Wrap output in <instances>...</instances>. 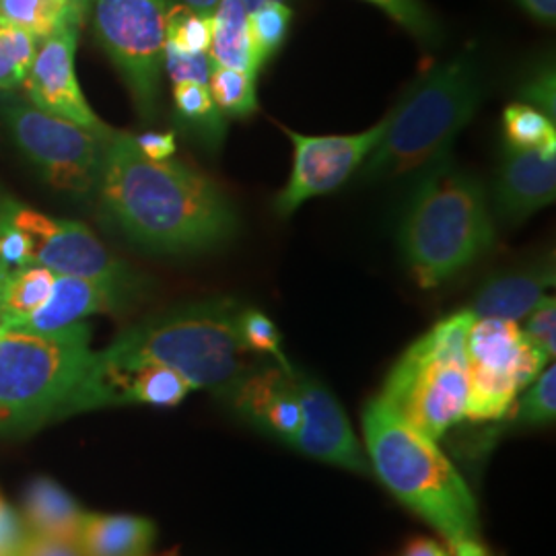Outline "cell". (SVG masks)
Returning <instances> with one entry per match:
<instances>
[{"label":"cell","mask_w":556,"mask_h":556,"mask_svg":"<svg viewBox=\"0 0 556 556\" xmlns=\"http://www.w3.org/2000/svg\"><path fill=\"white\" fill-rule=\"evenodd\" d=\"M293 23V9L287 2H266L256 11L248 13V38L252 50V62L258 71L275 59L285 46Z\"/></svg>","instance_id":"24"},{"label":"cell","mask_w":556,"mask_h":556,"mask_svg":"<svg viewBox=\"0 0 556 556\" xmlns=\"http://www.w3.org/2000/svg\"><path fill=\"white\" fill-rule=\"evenodd\" d=\"M213 40L208 59L227 68H241L258 75L252 62L248 38V11L241 0H219L213 13Z\"/></svg>","instance_id":"21"},{"label":"cell","mask_w":556,"mask_h":556,"mask_svg":"<svg viewBox=\"0 0 556 556\" xmlns=\"http://www.w3.org/2000/svg\"><path fill=\"white\" fill-rule=\"evenodd\" d=\"M361 422L371 472L404 507L447 544L478 538L477 498L438 441L418 433L379 396L367 402Z\"/></svg>","instance_id":"3"},{"label":"cell","mask_w":556,"mask_h":556,"mask_svg":"<svg viewBox=\"0 0 556 556\" xmlns=\"http://www.w3.org/2000/svg\"><path fill=\"white\" fill-rule=\"evenodd\" d=\"M83 509L56 480L36 477L23 493L21 519L27 532L59 540H77Z\"/></svg>","instance_id":"20"},{"label":"cell","mask_w":556,"mask_h":556,"mask_svg":"<svg viewBox=\"0 0 556 556\" xmlns=\"http://www.w3.org/2000/svg\"><path fill=\"white\" fill-rule=\"evenodd\" d=\"M236 299L213 298L165 309L124 330L96 357L112 367L155 363L178 371L194 390L220 396L243 374Z\"/></svg>","instance_id":"4"},{"label":"cell","mask_w":556,"mask_h":556,"mask_svg":"<svg viewBox=\"0 0 556 556\" xmlns=\"http://www.w3.org/2000/svg\"><path fill=\"white\" fill-rule=\"evenodd\" d=\"M181 4H186L188 9L197 11L200 15H213L219 0H181Z\"/></svg>","instance_id":"42"},{"label":"cell","mask_w":556,"mask_h":556,"mask_svg":"<svg viewBox=\"0 0 556 556\" xmlns=\"http://www.w3.org/2000/svg\"><path fill=\"white\" fill-rule=\"evenodd\" d=\"M521 330L544 357L553 361L556 355V299L553 295L540 299L536 307L526 316V326Z\"/></svg>","instance_id":"33"},{"label":"cell","mask_w":556,"mask_h":556,"mask_svg":"<svg viewBox=\"0 0 556 556\" xmlns=\"http://www.w3.org/2000/svg\"><path fill=\"white\" fill-rule=\"evenodd\" d=\"M503 137L507 149L530 151L556 140V119L528 103H511L503 112Z\"/></svg>","instance_id":"27"},{"label":"cell","mask_w":556,"mask_h":556,"mask_svg":"<svg viewBox=\"0 0 556 556\" xmlns=\"http://www.w3.org/2000/svg\"><path fill=\"white\" fill-rule=\"evenodd\" d=\"M91 363L85 321L52 332L7 330L0 338V433H25L75 415Z\"/></svg>","instance_id":"6"},{"label":"cell","mask_w":556,"mask_h":556,"mask_svg":"<svg viewBox=\"0 0 556 556\" xmlns=\"http://www.w3.org/2000/svg\"><path fill=\"white\" fill-rule=\"evenodd\" d=\"M482 98V68L470 52L420 77L386 114V130L361 165V179L397 178L445 160L452 142L475 118Z\"/></svg>","instance_id":"5"},{"label":"cell","mask_w":556,"mask_h":556,"mask_svg":"<svg viewBox=\"0 0 556 556\" xmlns=\"http://www.w3.org/2000/svg\"><path fill=\"white\" fill-rule=\"evenodd\" d=\"M9 275H11V266H9L4 260H0V305H2V298H4V289H7Z\"/></svg>","instance_id":"44"},{"label":"cell","mask_w":556,"mask_h":556,"mask_svg":"<svg viewBox=\"0 0 556 556\" xmlns=\"http://www.w3.org/2000/svg\"><path fill=\"white\" fill-rule=\"evenodd\" d=\"M376 4L390 20L396 21L413 38L422 43H439L441 27L422 0H365Z\"/></svg>","instance_id":"32"},{"label":"cell","mask_w":556,"mask_h":556,"mask_svg":"<svg viewBox=\"0 0 556 556\" xmlns=\"http://www.w3.org/2000/svg\"><path fill=\"white\" fill-rule=\"evenodd\" d=\"M450 556H497L493 555L482 542L480 538H466V540H457L447 544Z\"/></svg>","instance_id":"41"},{"label":"cell","mask_w":556,"mask_h":556,"mask_svg":"<svg viewBox=\"0 0 556 556\" xmlns=\"http://www.w3.org/2000/svg\"><path fill=\"white\" fill-rule=\"evenodd\" d=\"M25 532L20 514L0 495V556H17Z\"/></svg>","instance_id":"37"},{"label":"cell","mask_w":556,"mask_h":556,"mask_svg":"<svg viewBox=\"0 0 556 556\" xmlns=\"http://www.w3.org/2000/svg\"><path fill=\"white\" fill-rule=\"evenodd\" d=\"M397 556H450V551L433 538H415Z\"/></svg>","instance_id":"40"},{"label":"cell","mask_w":556,"mask_h":556,"mask_svg":"<svg viewBox=\"0 0 556 556\" xmlns=\"http://www.w3.org/2000/svg\"><path fill=\"white\" fill-rule=\"evenodd\" d=\"M219 397L241 420L287 445L301 427L303 413L293 379L277 363L245 367Z\"/></svg>","instance_id":"14"},{"label":"cell","mask_w":556,"mask_h":556,"mask_svg":"<svg viewBox=\"0 0 556 556\" xmlns=\"http://www.w3.org/2000/svg\"><path fill=\"white\" fill-rule=\"evenodd\" d=\"M135 142L142 155L155 161L172 160L178 149L174 132H144L135 137Z\"/></svg>","instance_id":"38"},{"label":"cell","mask_w":556,"mask_h":556,"mask_svg":"<svg viewBox=\"0 0 556 556\" xmlns=\"http://www.w3.org/2000/svg\"><path fill=\"white\" fill-rule=\"evenodd\" d=\"M556 199V140L540 149H507L493 184L495 213L507 223H521Z\"/></svg>","instance_id":"16"},{"label":"cell","mask_w":556,"mask_h":556,"mask_svg":"<svg viewBox=\"0 0 556 556\" xmlns=\"http://www.w3.org/2000/svg\"><path fill=\"white\" fill-rule=\"evenodd\" d=\"M7 330H9V328H7V326H4V324H2V321H0V338H2V334H4V332H7Z\"/></svg>","instance_id":"46"},{"label":"cell","mask_w":556,"mask_h":556,"mask_svg":"<svg viewBox=\"0 0 556 556\" xmlns=\"http://www.w3.org/2000/svg\"><path fill=\"white\" fill-rule=\"evenodd\" d=\"M0 219L29 241L31 264H40L56 275L71 277H135V270L116 258L100 238L77 220L56 219L0 190Z\"/></svg>","instance_id":"10"},{"label":"cell","mask_w":556,"mask_h":556,"mask_svg":"<svg viewBox=\"0 0 556 556\" xmlns=\"http://www.w3.org/2000/svg\"><path fill=\"white\" fill-rule=\"evenodd\" d=\"M256 77L250 71L227 68L211 62L208 91L223 116L248 118L258 110Z\"/></svg>","instance_id":"25"},{"label":"cell","mask_w":556,"mask_h":556,"mask_svg":"<svg viewBox=\"0 0 556 556\" xmlns=\"http://www.w3.org/2000/svg\"><path fill=\"white\" fill-rule=\"evenodd\" d=\"M556 418V369L544 367L517 400L514 425L519 427H544Z\"/></svg>","instance_id":"29"},{"label":"cell","mask_w":556,"mask_h":556,"mask_svg":"<svg viewBox=\"0 0 556 556\" xmlns=\"http://www.w3.org/2000/svg\"><path fill=\"white\" fill-rule=\"evenodd\" d=\"M495 217L475 176L443 160L431 165L400 225L404 262L422 289H435L491 252Z\"/></svg>","instance_id":"2"},{"label":"cell","mask_w":556,"mask_h":556,"mask_svg":"<svg viewBox=\"0 0 556 556\" xmlns=\"http://www.w3.org/2000/svg\"><path fill=\"white\" fill-rule=\"evenodd\" d=\"M142 291L140 278L71 277L59 275L48 301L17 328L52 332L96 314H119Z\"/></svg>","instance_id":"15"},{"label":"cell","mask_w":556,"mask_h":556,"mask_svg":"<svg viewBox=\"0 0 556 556\" xmlns=\"http://www.w3.org/2000/svg\"><path fill=\"white\" fill-rule=\"evenodd\" d=\"M239 340L245 351L260 353V355H270L277 361L287 374H293L295 367L291 361L282 353V337L278 332L277 324L262 314L254 307H241L238 318Z\"/></svg>","instance_id":"30"},{"label":"cell","mask_w":556,"mask_h":556,"mask_svg":"<svg viewBox=\"0 0 556 556\" xmlns=\"http://www.w3.org/2000/svg\"><path fill=\"white\" fill-rule=\"evenodd\" d=\"M98 197L116 229L155 254H200L238 233V211L213 179L179 161L149 160L126 132L110 139Z\"/></svg>","instance_id":"1"},{"label":"cell","mask_w":556,"mask_h":556,"mask_svg":"<svg viewBox=\"0 0 556 556\" xmlns=\"http://www.w3.org/2000/svg\"><path fill=\"white\" fill-rule=\"evenodd\" d=\"M163 66L169 73V79L176 83H202L208 85L211 75V59L208 54H184L178 48L165 41Z\"/></svg>","instance_id":"35"},{"label":"cell","mask_w":556,"mask_h":556,"mask_svg":"<svg viewBox=\"0 0 556 556\" xmlns=\"http://www.w3.org/2000/svg\"><path fill=\"white\" fill-rule=\"evenodd\" d=\"M38 46L40 40L29 31L0 21V91L23 85L36 59Z\"/></svg>","instance_id":"28"},{"label":"cell","mask_w":556,"mask_h":556,"mask_svg":"<svg viewBox=\"0 0 556 556\" xmlns=\"http://www.w3.org/2000/svg\"><path fill=\"white\" fill-rule=\"evenodd\" d=\"M301 404V427L289 441L301 454L324 464L344 468L361 477H371V466L342 404L319 379L295 367L291 374Z\"/></svg>","instance_id":"12"},{"label":"cell","mask_w":556,"mask_h":556,"mask_svg":"<svg viewBox=\"0 0 556 556\" xmlns=\"http://www.w3.org/2000/svg\"><path fill=\"white\" fill-rule=\"evenodd\" d=\"M466 349L470 365L511 376L519 381L521 390H526L548 365V358L523 337L519 324L509 319L475 318L468 330Z\"/></svg>","instance_id":"17"},{"label":"cell","mask_w":556,"mask_h":556,"mask_svg":"<svg viewBox=\"0 0 556 556\" xmlns=\"http://www.w3.org/2000/svg\"><path fill=\"white\" fill-rule=\"evenodd\" d=\"M521 103H528L556 119V77L553 62H542L519 87Z\"/></svg>","instance_id":"34"},{"label":"cell","mask_w":556,"mask_h":556,"mask_svg":"<svg viewBox=\"0 0 556 556\" xmlns=\"http://www.w3.org/2000/svg\"><path fill=\"white\" fill-rule=\"evenodd\" d=\"M388 116L376 126L357 135H332V137H309L299 135L291 128L280 130L293 142V169L287 186L275 200V211L280 217H289L307 200L318 199L337 192L376 149Z\"/></svg>","instance_id":"11"},{"label":"cell","mask_w":556,"mask_h":556,"mask_svg":"<svg viewBox=\"0 0 556 556\" xmlns=\"http://www.w3.org/2000/svg\"><path fill=\"white\" fill-rule=\"evenodd\" d=\"M468 309L438 321L397 358L379 397L425 438L439 441L466 417Z\"/></svg>","instance_id":"7"},{"label":"cell","mask_w":556,"mask_h":556,"mask_svg":"<svg viewBox=\"0 0 556 556\" xmlns=\"http://www.w3.org/2000/svg\"><path fill=\"white\" fill-rule=\"evenodd\" d=\"M551 287H555V268L551 262L503 273L480 287L468 312L475 318L519 321L536 307L540 299L546 298Z\"/></svg>","instance_id":"18"},{"label":"cell","mask_w":556,"mask_h":556,"mask_svg":"<svg viewBox=\"0 0 556 556\" xmlns=\"http://www.w3.org/2000/svg\"><path fill=\"white\" fill-rule=\"evenodd\" d=\"M101 50L126 83L140 116L153 118L160 103L169 0H91Z\"/></svg>","instance_id":"9"},{"label":"cell","mask_w":556,"mask_h":556,"mask_svg":"<svg viewBox=\"0 0 556 556\" xmlns=\"http://www.w3.org/2000/svg\"><path fill=\"white\" fill-rule=\"evenodd\" d=\"M2 118L21 153L54 190L75 199L98 194L112 128L89 130L31 103L7 105Z\"/></svg>","instance_id":"8"},{"label":"cell","mask_w":556,"mask_h":556,"mask_svg":"<svg viewBox=\"0 0 556 556\" xmlns=\"http://www.w3.org/2000/svg\"><path fill=\"white\" fill-rule=\"evenodd\" d=\"M213 15H200L186 4H172L167 15V43L184 54H208L213 40Z\"/></svg>","instance_id":"31"},{"label":"cell","mask_w":556,"mask_h":556,"mask_svg":"<svg viewBox=\"0 0 556 556\" xmlns=\"http://www.w3.org/2000/svg\"><path fill=\"white\" fill-rule=\"evenodd\" d=\"M517 7L542 25H555L556 0H516Z\"/></svg>","instance_id":"39"},{"label":"cell","mask_w":556,"mask_h":556,"mask_svg":"<svg viewBox=\"0 0 556 556\" xmlns=\"http://www.w3.org/2000/svg\"><path fill=\"white\" fill-rule=\"evenodd\" d=\"M66 20H73L68 0H0V21L17 25L40 41Z\"/></svg>","instance_id":"26"},{"label":"cell","mask_w":556,"mask_h":556,"mask_svg":"<svg viewBox=\"0 0 556 556\" xmlns=\"http://www.w3.org/2000/svg\"><path fill=\"white\" fill-rule=\"evenodd\" d=\"M174 110L179 126L192 132L197 139L217 151L225 139V116L215 105L208 85L202 83H176L174 85Z\"/></svg>","instance_id":"23"},{"label":"cell","mask_w":556,"mask_h":556,"mask_svg":"<svg viewBox=\"0 0 556 556\" xmlns=\"http://www.w3.org/2000/svg\"><path fill=\"white\" fill-rule=\"evenodd\" d=\"M56 277L54 270L40 264H25L11 270L0 305V321L11 330L31 318L50 298Z\"/></svg>","instance_id":"22"},{"label":"cell","mask_w":556,"mask_h":556,"mask_svg":"<svg viewBox=\"0 0 556 556\" xmlns=\"http://www.w3.org/2000/svg\"><path fill=\"white\" fill-rule=\"evenodd\" d=\"M155 538L157 528L147 517L85 511L75 542L83 556H149Z\"/></svg>","instance_id":"19"},{"label":"cell","mask_w":556,"mask_h":556,"mask_svg":"<svg viewBox=\"0 0 556 556\" xmlns=\"http://www.w3.org/2000/svg\"><path fill=\"white\" fill-rule=\"evenodd\" d=\"M17 556H83V553L75 540H59L25 532Z\"/></svg>","instance_id":"36"},{"label":"cell","mask_w":556,"mask_h":556,"mask_svg":"<svg viewBox=\"0 0 556 556\" xmlns=\"http://www.w3.org/2000/svg\"><path fill=\"white\" fill-rule=\"evenodd\" d=\"M79 29L80 23L66 20L54 34L40 41L36 59L23 80L25 93L31 105L48 114L71 119L89 130L105 132L110 126H105L91 110L77 80L75 54Z\"/></svg>","instance_id":"13"},{"label":"cell","mask_w":556,"mask_h":556,"mask_svg":"<svg viewBox=\"0 0 556 556\" xmlns=\"http://www.w3.org/2000/svg\"><path fill=\"white\" fill-rule=\"evenodd\" d=\"M241 2H243L245 11H248V13H252V11H256V9L262 7V4H266V2H275V0H241ZM280 2H287V0H280Z\"/></svg>","instance_id":"45"},{"label":"cell","mask_w":556,"mask_h":556,"mask_svg":"<svg viewBox=\"0 0 556 556\" xmlns=\"http://www.w3.org/2000/svg\"><path fill=\"white\" fill-rule=\"evenodd\" d=\"M68 9H71V17L83 23L87 17V11L91 9V0H68Z\"/></svg>","instance_id":"43"}]
</instances>
